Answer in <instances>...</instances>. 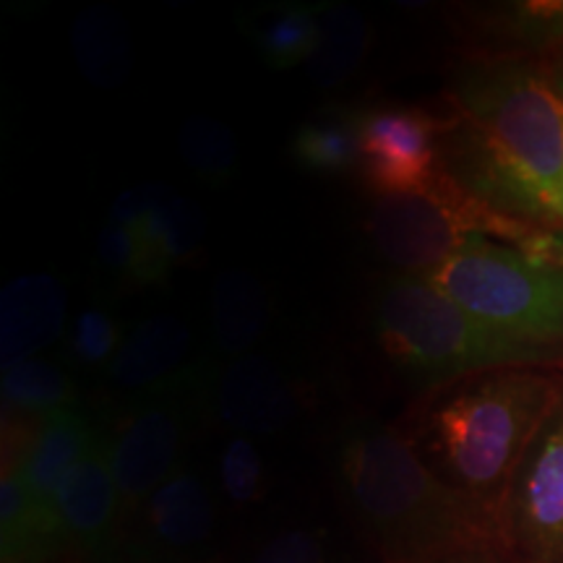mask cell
<instances>
[{
	"label": "cell",
	"instance_id": "obj_6",
	"mask_svg": "<svg viewBox=\"0 0 563 563\" xmlns=\"http://www.w3.org/2000/svg\"><path fill=\"white\" fill-rule=\"evenodd\" d=\"M532 224L506 220L473 199L446 170L433 186L415 194L378 196L368 235L376 251L407 277H431L470 235L517 243Z\"/></svg>",
	"mask_w": 563,
	"mask_h": 563
},
{
	"label": "cell",
	"instance_id": "obj_29",
	"mask_svg": "<svg viewBox=\"0 0 563 563\" xmlns=\"http://www.w3.org/2000/svg\"><path fill=\"white\" fill-rule=\"evenodd\" d=\"M97 253H100V262L108 266L118 277L139 279V264H141V251H139V238L136 232L125 224L110 220L100 232V243H97Z\"/></svg>",
	"mask_w": 563,
	"mask_h": 563
},
{
	"label": "cell",
	"instance_id": "obj_7",
	"mask_svg": "<svg viewBox=\"0 0 563 563\" xmlns=\"http://www.w3.org/2000/svg\"><path fill=\"white\" fill-rule=\"evenodd\" d=\"M501 527L525 563H563V397L514 473Z\"/></svg>",
	"mask_w": 563,
	"mask_h": 563
},
{
	"label": "cell",
	"instance_id": "obj_10",
	"mask_svg": "<svg viewBox=\"0 0 563 563\" xmlns=\"http://www.w3.org/2000/svg\"><path fill=\"white\" fill-rule=\"evenodd\" d=\"M121 514L123 504L112 473L110 435L95 428L81 460L70 470L60 490L58 519L63 545L74 548L81 559L102 563L115 548Z\"/></svg>",
	"mask_w": 563,
	"mask_h": 563
},
{
	"label": "cell",
	"instance_id": "obj_14",
	"mask_svg": "<svg viewBox=\"0 0 563 563\" xmlns=\"http://www.w3.org/2000/svg\"><path fill=\"white\" fill-rule=\"evenodd\" d=\"M191 350V332L173 316L141 321L125 336L121 352L110 363V382L123 391H159L175 382V373Z\"/></svg>",
	"mask_w": 563,
	"mask_h": 563
},
{
	"label": "cell",
	"instance_id": "obj_18",
	"mask_svg": "<svg viewBox=\"0 0 563 563\" xmlns=\"http://www.w3.org/2000/svg\"><path fill=\"white\" fill-rule=\"evenodd\" d=\"M60 540L47 530L16 470L3 467L0 481V551L3 563H42L60 551Z\"/></svg>",
	"mask_w": 563,
	"mask_h": 563
},
{
	"label": "cell",
	"instance_id": "obj_21",
	"mask_svg": "<svg viewBox=\"0 0 563 563\" xmlns=\"http://www.w3.org/2000/svg\"><path fill=\"white\" fill-rule=\"evenodd\" d=\"M292 157L316 175H342L361 162L357 115H321L295 131Z\"/></svg>",
	"mask_w": 563,
	"mask_h": 563
},
{
	"label": "cell",
	"instance_id": "obj_17",
	"mask_svg": "<svg viewBox=\"0 0 563 563\" xmlns=\"http://www.w3.org/2000/svg\"><path fill=\"white\" fill-rule=\"evenodd\" d=\"M74 55L91 84L121 87L131 74L129 32L121 16L104 9L84 11L74 24Z\"/></svg>",
	"mask_w": 563,
	"mask_h": 563
},
{
	"label": "cell",
	"instance_id": "obj_24",
	"mask_svg": "<svg viewBox=\"0 0 563 563\" xmlns=\"http://www.w3.org/2000/svg\"><path fill=\"white\" fill-rule=\"evenodd\" d=\"M178 144L183 162L211 186H220L232 178L238 165V144L224 123L196 115L183 125Z\"/></svg>",
	"mask_w": 563,
	"mask_h": 563
},
{
	"label": "cell",
	"instance_id": "obj_15",
	"mask_svg": "<svg viewBox=\"0 0 563 563\" xmlns=\"http://www.w3.org/2000/svg\"><path fill=\"white\" fill-rule=\"evenodd\" d=\"M150 532L170 551H194L214 530V501L207 483L191 470H178L144 506Z\"/></svg>",
	"mask_w": 563,
	"mask_h": 563
},
{
	"label": "cell",
	"instance_id": "obj_28",
	"mask_svg": "<svg viewBox=\"0 0 563 563\" xmlns=\"http://www.w3.org/2000/svg\"><path fill=\"white\" fill-rule=\"evenodd\" d=\"M251 563H329V553L316 532L287 530L266 540Z\"/></svg>",
	"mask_w": 563,
	"mask_h": 563
},
{
	"label": "cell",
	"instance_id": "obj_5",
	"mask_svg": "<svg viewBox=\"0 0 563 563\" xmlns=\"http://www.w3.org/2000/svg\"><path fill=\"white\" fill-rule=\"evenodd\" d=\"M456 306L511 340L563 347V266L490 235L467 243L428 277Z\"/></svg>",
	"mask_w": 563,
	"mask_h": 563
},
{
	"label": "cell",
	"instance_id": "obj_2",
	"mask_svg": "<svg viewBox=\"0 0 563 563\" xmlns=\"http://www.w3.org/2000/svg\"><path fill=\"white\" fill-rule=\"evenodd\" d=\"M347 501L389 563H443L490 551L504 530L389 428H355L340 449Z\"/></svg>",
	"mask_w": 563,
	"mask_h": 563
},
{
	"label": "cell",
	"instance_id": "obj_11",
	"mask_svg": "<svg viewBox=\"0 0 563 563\" xmlns=\"http://www.w3.org/2000/svg\"><path fill=\"white\" fill-rule=\"evenodd\" d=\"M95 433L87 415L79 407H63L51 415L37 418V428L26 441V446L3 467L16 470L26 493H30L34 511L45 522L63 545L58 501L70 470L81 460L84 449Z\"/></svg>",
	"mask_w": 563,
	"mask_h": 563
},
{
	"label": "cell",
	"instance_id": "obj_13",
	"mask_svg": "<svg viewBox=\"0 0 563 563\" xmlns=\"http://www.w3.org/2000/svg\"><path fill=\"white\" fill-rule=\"evenodd\" d=\"M66 321V292L47 274L21 277L5 287L0 300V357L3 371L32 361L51 347Z\"/></svg>",
	"mask_w": 563,
	"mask_h": 563
},
{
	"label": "cell",
	"instance_id": "obj_23",
	"mask_svg": "<svg viewBox=\"0 0 563 563\" xmlns=\"http://www.w3.org/2000/svg\"><path fill=\"white\" fill-rule=\"evenodd\" d=\"M3 407L5 412L51 415L63 407H74V384L58 365L45 361H24L3 371Z\"/></svg>",
	"mask_w": 563,
	"mask_h": 563
},
{
	"label": "cell",
	"instance_id": "obj_25",
	"mask_svg": "<svg viewBox=\"0 0 563 563\" xmlns=\"http://www.w3.org/2000/svg\"><path fill=\"white\" fill-rule=\"evenodd\" d=\"M264 460L249 435H235L224 443L220 454V483L224 498L249 506L264 496Z\"/></svg>",
	"mask_w": 563,
	"mask_h": 563
},
{
	"label": "cell",
	"instance_id": "obj_27",
	"mask_svg": "<svg viewBox=\"0 0 563 563\" xmlns=\"http://www.w3.org/2000/svg\"><path fill=\"white\" fill-rule=\"evenodd\" d=\"M121 323L104 311L89 308L81 311L74 321V332H70V352L84 365H102L112 363L123 347Z\"/></svg>",
	"mask_w": 563,
	"mask_h": 563
},
{
	"label": "cell",
	"instance_id": "obj_19",
	"mask_svg": "<svg viewBox=\"0 0 563 563\" xmlns=\"http://www.w3.org/2000/svg\"><path fill=\"white\" fill-rule=\"evenodd\" d=\"M146 214L131 228H139L150 238V243L157 249L167 264H183L199 251L203 238V224L199 211L191 201L183 199L180 194L170 191L167 186H141Z\"/></svg>",
	"mask_w": 563,
	"mask_h": 563
},
{
	"label": "cell",
	"instance_id": "obj_30",
	"mask_svg": "<svg viewBox=\"0 0 563 563\" xmlns=\"http://www.w3.org/2000/svg\"><path fill=\"white\" fill-rule=\"evenodd\" d=\"M443 563H525V561H506L504 555H496V553H490V551H483V553L456 555V559L443 561Z\"/></svg>",
	"mask_w": 563,
	"mask_h": 563
},
{
	"label": "cell",
	"instance_id": "obj_12",
	"mask_svg": "<svg viewBox=\"0 0 563 563\" xmlns=\"http://www.w3.org/2000/svg\"><path fill=\"white\" fill-rule=\"evenodd\" d=\"M217 415L241 435L277 433L295 415V394L282 371L262 357H241L222 371L214 394Z\"/></svg>",
	"mask_w": 563,
	"mask_h": 563
},
{
	"label": "cell",
	"instance_id": "obj_1",
	"mask_svg": "<svg viewBox=\"0 0 563 563\" xmlns=\"http://www.w3.org/2000/svg\"><path fill=\"white\" fill-rule=\"evenodd\" d=\"M443 170L506 220L563 224V100L538 63H473L454 84Z\"/></svg>",
	"mask_w": 563,
	"mask_h": 563
},
{
	"label": "cell",
	"instance_id": "obj_31",
	"mask_svg": "<svg viewBox=\"0 0 563 563\" xmlns=\"http://www.w3.org/2000/svg\"><path fill=\"white\" fill-rule=\"evenodd\" d=\"M553 84H555V89H559V95H561V100H563V63L559 68H553Z\"/></svg>",
	"mask_w": 563,
	"mask_h": 563
},
{
	"label": "cell",
	"instance_id": "obj_9",
	"mask_svg": "<svg viewBox=\"0 0 563 563\" xmlns=\"http://www.w3.org/2000/svg\"><path fill=\"white\" fill-rule=\"evenodd\" d=\"M183 391L178 382L154 391L152 402L139 407L110 439L123 514L146 506L159 485L180 470L178 456L188 431V399Z\"/></svg>",
	"mask_w": 563,
	"mask_h": 563
},
{
	"label": "cell",
	"instance_id": "obj_16",
	"mask_svg": "<svg viewBox=\"0 0 563 563\" xmlns=\"http://www.w3.org/2000/svg\"><path fill=\"white\" fill-rule=\"evenodd\" d=\"M269 319V302L249 272L228 269L217 277L211 298V323L220 347L230 355H241L256 344Z\"/></svg>",
	"mask_w": 563,
	"mask_h": 563
},
{
	"label": "cell",
	"instance_id": "obj_3",
	"mask_svg": "<svg viewBox=\"0 0 563 563\" xmlns=\"http://www.w3.org/2000/svg\"><path fill=\"white\" fill-rule=\"evenodd\" d=\"M561 397V382L519 368L454 389L428 418L439 475L501 527L514 473Z\"/></svg>",
	"mask_w": 563,
	"mask_h": 563
},
{
	"label": "cell",
	"instance_id": "obj_8",
	"mask_svg": "<svg viewBox=\"0 0 563 563\" xmlns=\"http://www.w3.org/2000/svg\"><path fill=\"white\" fill-rule=\"evenodd\" d=\"M452 121L418 108H384L357 115V150L365 186L376 196L415 194L443 173V136Z\"/></svg>",
	"mask_w": 563,
	"mask_h": 563
},
{
	"label": "cell",
	"instance_id": "obj_26",
	"mask_svg": "<svg viewBox=\"0 0 563 563\" xmlns=\"http://www.w3.org/2000/svg\"><path fill=\"white\" fill-rule=\"evenodd\" d=\"M498 30L506 37L525 42V45H563V0L514 3L498 16Z\"/></svg>",
	"mask_w": 563,
	"mask_h": 563
},
{
	"label": "cell",
	"instance_id": "obj_22",
	"mask_svg": "<svg viewBox=\"0 0 563 563\" xmlns=\"http://www.w3.org/2000/svg\"><path fill=\"white\" fill-rule=\"evenodd\" d=\"M321 42V11L308 5H285L269 13L256 30V45L274 70L302 66L313 58Z\"/></svg>",
	"mask_w": 563,
	"mask_h": 563
},
{
	"label": "cell",
	"instance_id": "obj_4",
	"mask_svg": "<svg viewBox=\"0 0 563 563\" xmlns=\"http://www.w3.org/2000/svg\"><path fill=\"white\" fill-rule=\"evenodd\" d=\"M376 334L386 357L426 382H446L504 365L551 361L555 350L511 340L441 292L431 279L389 282L376 302Z\"/></svg>",
	"mask_w": 563,
	"mask_h": 563
},
{
	"label": "cell",
	"instance_id": "obj_20",
	"mask_svg": "<svg viewBox=\"0 0 563 563\" xmlns=\"http://www.w3.org/2000/svg\"><path fill=\"white\" fill-rule=\"evenodd\" d=\"M368 51V26L352 9L321 11L319 51L308 60V76L321 87H336L355 74Z\"/></svg>",
	"mask_w": 563,
	"mask_h": 563
}]
</instances>
